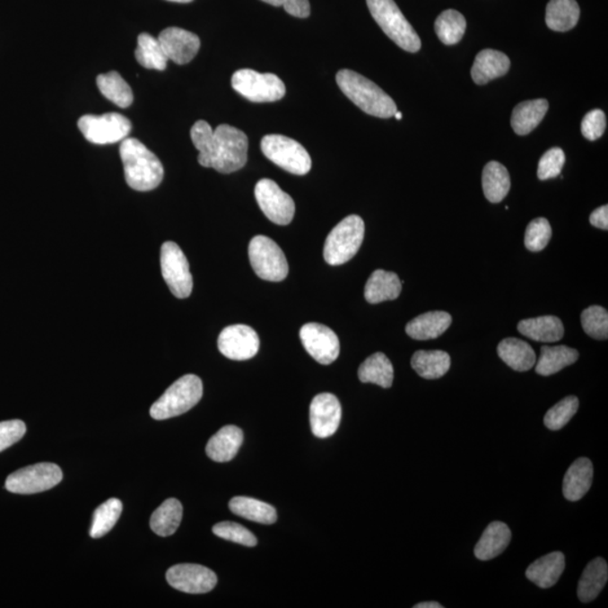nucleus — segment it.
Instances as JSON below:
<instances>
[{"mask_svg": "<svg viewBox=\"0 0 608 608\" xmlns=\"http://www.w3.org/2000/svg\"><path fill=\"white\" fill-rule=\"evenodd\" d=\"M259 337L249 326L233 325L224 328L218 338L221 354L229 360H247L253 359L259 351Z\"/></svg>", "mask_w": 608, "mask_h": 608, "instance_id": "2eb2a0df", "label": "nucleus"}, {"mask_svg": "<svg viewBox=\"0 0 608 608\" xmlns=\"http://www.w3.org/2000/svg\"><path fill=\"white\" fill-rule=\"evenodd\" d=\"M26 433V426L22 421L0 422V452L19 442Z\"/></svg>", "mask_w": 608, "mask_h": 608, "instance_id": "09e8293b", "label": "nucleus"}, {"mask_svg": "<svg viewBox=\"0 0 608 608\" xmlns=\"http://www.w3.org/2000/svg\"><path fill=\"white\" fill-rule=\"evenodd\" d=\"M255 196L259 208L268 220L279 226H288L295 213L293 198L282 191L274 180L264 178L255 187Z\"/></svg>", "mask_w": 608, "mask_h": 608, "instance_id": "ddd939ff", "label": "nucleus"}, {"mask_svg": "<svg viewBox=\"0 0 608 608\" xmlns=\"http://www.w3.org/2000/svg\"><path fill=\"white\" fill-rule=\"evenodd\" d=\"M166 579L171 587L187 594H205L217 586V575L209 568L184 563L169 568Z\"/></svg>", "mask_w": 608, "mask_h": 608, "instance_id": "dca6fc26", "label": "nucleus"}, {"mask_svg": "<svg viewBox=\"0 0 608 608\" xmlns=\"http://www.w3.org/2000/svg\"><path fill=\"white\" fill-rule=\"evenodd\" d=\"M213 533L221 539L233 542V543L250 546V548L257 545L256 536L238 523H218L213 526Z\"/></svg>", "mask_w": 608, "mask_h": 608, "instance_id": "a18cd8bd", "label": "nucleus"}, {"mask_svg": "<svg viewBox=\"0 0 608 608\" xmlns=\"http://www.w3.org/2000/svg\"><path fill=\"white\" fill-rule=\"evenodd\" d=\"M96 82L101 94L117 107L126 109L134 103V92L120 74L109 72L100 74Z\"/></svg>", "mask_w": 608, "mask_h": 608, "instance_id": "e433bc0d", "label": "nucleus"}, {"mask_svg": "<svg viewBox=\"0 0 608 608\" xmlns=\"http://www.w3.org/2000/svg\"><path fill=\"white\" fill-rule=\"evenodd\" d=\"M182 518V504L175 498H169L153 512L152 518H150V527L157 535L170 536L178 531Z\"/></svg>", "mask_w": 608, "mask_h": 608, "instance_id": "f704fd0d", "label": "nucleus"}, {"mask_svg": "<svg viewBox=\"0 0 608 608\" xmlns=\"http://www.w3.org/2000/svg\"><path fill=\"white\" fill-rule=\"evenodd\" d=\"M412 367L418 376L436 380L448 372L451 358L443 351H418L413 356Z\"/></svg>", "mask_w": 608, "mask_h": 608, "instance_id": "473e14b6", "label": "nucleus"}, {"mask_svg": "<svg viewBox=\"0 0 608 608\" xmlns=\"http://www.w3.org/2000/svg\"><path fill=\"white\" fill-rule=\"evenodd\" d=\"M233 90L254 103H272L283 99L284 83L274 74H261L251 69L238 70L232 74Z\"/></svg>", "mask_w": 608, "mask_h": 608, "instance_id": "6e6552de", "label": "nucleus"}, {"mask_svg": "<svg viewBox=\"0 0 608 608\" xmlns=\"http://www.w3.org/2000/svg\"><path fill=\"white\" fill-rule=\"evenodd\" d=\"M169 2L187 4L193 2V0H169Z\"/></svg>", "mask_w": 608, "mask_h": 608, "instance_id": "5fc2aeb1", "label": "nucleus"}, {"mask_svg": "<svg viewBox=\"0 0 608 608\" xmlns=\"http://www.w3.org/2000/svg\"><path fill=\"white\" fill-rule=\"evenodd\" d=\"M482 187L489 202L499 203L504 200L510 189V176L506 167L500 162H488L482 173Z\"/></svg>", "mask_w": 608, "mask_h": 608, "instance_id": "c9c22d12", "label": "nucleus"}, {"mask_svg": "<svg viewBox=\"0 0 608 608\" xmlns=\"http://www.w3.org/2000/svg\"><path fill=\"white\" fill-rule=\"evenodd\" d=\"M551 237H552V228L548 220L544 218L533 220L526 229L525 247L528 250L537 253L548 246Z\"/></svg>", "mask_w": 608, "mask_h": 608, "instance_id": "c03bdc74", "label": "nucleus"}, {"mask_svg": "<svg viewBox=\"0 0 608 608\" xmlns=\"http://www.w3.org/2000/svg\"><path fill=\"white\" fill-rule=\"evenodd\" d=\"M394 117L396 118V120H401V118H403V113L396 111Z\"/></svg>", "mask_w": 608, "mask_h": 608, "instance_id": "6e6d98bb", "label": "nucleus"}, {"mask_svg": "<svg viewBox=\"0 0 608 608\" xmlns=\"http://www.w3.org/2000/svg\"><path fill=\"white\" fill-rule=\"evenodd\" d=\"M401 290L403 282L395 273L378 270L369 276L365 285L364 295L369 303L378 304L398 299Z\"/></svg>", "mask_w": 608, "mask_h": 608, "instance_id": "b1692460", "label": "nucleus"}, {"mask_svg": "<svg viewBox=\"0 0 608 608\" xmlns=\"http://www.w3.org/2000/svg\"><path fill=\"white\" fill-rule=\"evenodd\" d=\"M580 8L576 0H550L546 6L545 22L555 32H567L578 23Z\"/></svg>", "mask_w": 608, "mask_h": 608, "instance_id": "c85d7f7f", "label": "nucleus"}, {"mask_svg": "<svg viewBox=\"0 0 608 608\" xmlns=\"http://www.w3.org/2000/svg\"><path fill=\"white\" fill-rule=\"evenodd\" d=\"M193 144L198 150V162L208 169L211 152H213L214 141V130L208 122L197 121L191 130Z\"/></svg>", "mask_w": 608, "mask_h": 608, "instance_id": "79ce46f5", "label": "nucleus"}, {"mask_svg": "<svg viewBox=\"0 0 608 608\" xmlns=\"http://www.w3.org/2000/svg\"><path fill=\"white\" fill-rule=\"evenodd\" d=\"M367 3L374 21L396 46L413 54L421 50L420 37L395 0H367Z\"/></svg>", "mask_w": 608, "mask_h": 608, "instance_id": "20e7f679", "label": "nucleus"}, {"mask_svg": "<svg viewBox=\"0 0 608 608\" xmlns=\"http://www.w3.org/2000/svg\"><path fill=\"white\" fill-rule=\"evenodd\" d=\"M342 421V405L336 395L320 394L310 405V425L316 438L327 439L336 433Z\"/></svg>", "mask_w": 608, "mask_h": 608, "instance_id": "f3484780", "label": "nucleus"}, {"mask_svg": "<svg viewBox=\"0 0 608 608\" xmlns=\"http://www.w3.org/2000/svg\"><path fill=\"white\" fill-rule=\"evenodd\" d=\"M594 466L587 457H580L568 469L563 479V496L570 501L581 499L592 487Z\"/></svg>", "mask_w": 608, "mask_h": 608, "instance_id": "5701e85b", "label": "nucleus"}, {"mask_svg": "<svg viewBox=\"0 0 608 608\" xmlns=\"http://www.w3.org/2000/svg\"><path fill=\"white\" fill-rule=\"evenodd\" d=\"M63 471L54 464H38L15 471L7 478L8 491L20 495L50 491L63 480Z\"/></svg>", "mask_w": 608, "mask_h": 608, "instance_id": "9d476101", "label": "nucleus"}, {"mask_svg": "<svg viewBox=\"0 0 608 608\" xmlns=\"http://www.w3.org/2000/svg\"><path fill=\"white\" fill-rule=\"evenodd\" d=\"M498 355L517 372H526L534 368L536 355L530 343L517 338H506L498 345Z\"/></svg>", "mask_w": 608, "mask_h": 608, "instance_id": "bb28decb", "label": "nucleus"}, {"mask_svg": "<svg viewBox=\"0 0 608 608\" xmlns=\"http://www.w3.org/2000/svg\"><path fill=\"white\" fill-rule=\"evenodd\" d=\"M120 156L127 185L135 191L149 192L160 187L164 178V167L155 153L138 139L122 141Z\"/></svg>", "mask_w": 608, "mask_h": 608, "instance_id": "f257e3e1", "label": "nucleus"}, {"mask_svg": "<svg viewBox=\"0 0 608 608\" xmlns=\"http://www.w3.org/2000/svg\"><path fill=\"white\" fill-rule=\"evenodd\" d=\"M517 328L523 336L541 343L559 342L565 334L562 321L554 316L522 320Z\"/></svg>", "mask_w": 608, "mask_h": 608, "instance_id": "a878e982", "label": "nucleus"}, {"mask_svg": "<svg viewBox=\"0 0 608 608\" xmlns=\"http://www.w3.org/2000/svg\"><path fill=\"white\" fill-rule=\"evenodd\" d=\"M135 59L145 69L165 70L169 63L161 42L148 33L139 35Z\"/></svg>", "mask_w": 608, "mask_h": 608, "instance_id": "4c0bfd02", "label": "nucleus"}, {"mask_svg": "<svg viewBox=\"0 0 608 608\" xmlns=\"http://www.w3.org/2000/svg\"><path fill=\"white\" fill-rule=\"evenodd\" d=\"M248 158V138L235 126L221 125L214 130L213 152L208 169L231 174L246 165Z\"/></svg>", "mask_w": 608, "mask_h": 608, "instance_id": "7ed1b4c3", "label": "nucleus"}, {"mask_svg": "<svg viewBox=\"0 0 608 608\" xmlns=\"http://www.w3.org/2000/svg\"><path fill=\"white\" fill-rule=\"evenodd\" d=\"M466 30V21L461 13L448 10L442 13L435 22L439 39L447 46L459 43Z\"/></svg>", "mask_w": 608, "mask_h": 608, "instance_id": "58836bf2", "label": "nucleus"}, {"mask_svg": "<svg viewBox=\"0 0 608 608\" xmlns=\"http://www.w3.org/2000/svg\"><path fill=\"white\" fill-rule=\"evenodd\" d=\"M548 109L549 101L546 100H526L519 103L514 109L512 116V127L515 134L518 135L531 134L543 120Z\"/></svg>", "mask_w": 608, "mask_h": 608, "instance_id": "cd10ccee", "label": "nucleus"}, {"mask_svg": "<svg viewBox=\"0 0 608 608\" xmlns=\"http://www.w3.org/2000/svg\"><path fill=\"white\" fill-rule=\"evenodd\" d=\"M262 2L270 4L272 6L280 7L283 6L285 0H262Z\"/></svg>", "mask_w": 608, "mask_h": 608, "instance_id": "864d4df0", "label": "nucleus"}, {"mask_svg": "<svg viewBox=\"0 0 608 608\" xmlns=\"http://www.w3.org/2000/svg\"><path fill=\"white\" fill-rule=\"evenodd\" d=\"M161 265L162 277L171 293L178 299L188 298L193 290V277L187 258L178 244L166 241L161 246Z\"/></svg>", "mask_w": 608, "mask_h": 608, "instance_id": "9b49d317", "label": "nucleus"}, {"mask_svg": "<svg viewBox=\"0 0 608 608\" xmlns=\"http://www.w3.org/2000/svg\"><path fill=\"white\" fill-rule=\"evenodd\" d=\"M606 130V117L602 109H594L586 114L581 122V134L586 139L595 141L604 135Z\"/></svg>", "mask_w": 608, "mask_h": 608, "instance_id": "de8ad7c7", "label": "nucleus"}, {"mask_svg": "<svg viewBox=\"0 0 608 608\" xmlns=\"http://www.w3.org/2000/svg\"><path fill=\"white\" fill-rule=\"evenodd\" d=\"M336 81L341 91L352 103L369 116L389 118L395 116L396 105L380 87L362 74L350 69L338 72Z\"/></svg>", "mask_w": 608, "mask_h": 608, "instance_id": "f03ea898", "label": "nucleus"}, {"mask_svg": "<svg viewBox=\"0 0 608 608\" xmlns=\"http://www.w3.org/2000/svg\"><path fill=\"white\" fill-rule=\"evenodd\" d=\"M202 395L201 378L194 374H187L174 382L152 404L150 415L157 421L169 420V418L183 415L198 404Z\"/></svg>", "mask_w": 608, "mask_h": 608, "instance_id": "39448f33", "label": "nucleus"}, {"mask_svg": "<svg viewBox=\"0 0 608 608\" xmlns=\"http://www.w3.org/2000/svg\"><path fill=\"white\" fill-rule=\"evenodd\" d=\"M158 41L169 60L178 65H187L195 58L201 41L196 34L179 28H169L160 34Z\"/></svg>", "mask_w": 608, "mask_h": 608, "instance_id": "a211bd4d", "label": "nucleus"}, {"mask_svg": "<svg viewBox=\"0 0 608 608\" xmlns=\"http://www.w3.org/2000/svg\"><path fill=\"white\" fill-rule=\"evenodd\" d=\"M395 371L390 360L383 352H376L364 360L359 369V378L363 383L389 389L394 383Z\"/></svg>", "mask_w": 608, "mask_h": 608, "instance_id": "72a5a7b5", "label": "nucleus"}, {"mask_svg": "<svg viewBox=\"0 0 608 608\" xmlns=\"http://www.w3.org/2000/svg\"><path fill=\"white\" fill-rule=\"evenodd\" d=\"M364 231V221L359 215L352 214L343 219L326 239L325 261L333 266L350 262L362 246Z\"/></svg>", "mask_w": 608, "mask_h": 608, "instance_id": "423d86ee", "label": "nucleus"}, {"mask_svg": "<svg viewBox=\"0 0 608 608\" xmlns=\"http://www.w3.org/2000/svg\"><path fill=\"white\" fill-rule=\"evenodd\" d=\"M261 148L268 160L291 174L302 176L309 173L311 169L309 153L298 141L288 136L280 135L264 136Z\"/></svg>", "mask_w": 608, "mask_h": 608, "instance_id": "0eeeda50", "label": "nucleus"}, {"mask_svg": "<svg viewBox=\"0 0 608 608\" xmlns=\"http://www.w3.org/2000/svg\"><path fill=\"white\" fill-rule=\"evenodd\" d=\"M566 558L561 552H552L537 559L527 568L528 580L539 586L540 588H550L558 583L565 571Z\"/></svg>", "mask_w": 608, "mask_h": 608, "instance_id": "aec40b11", "label": "nucleus"}, {"mask_svg": "<svg viewBox=\"0 0 608 608\" xmlns=\"http://www.w3.org/2000/svg\"><path fill=\"white\" fill-rule=\"evenodd\" d=\"M452 324V317L445 311H430L418 316L405 326V333L416 341L439 338Z\"/></svg>", "mask_w": 608, "mask_h": 608, "instance_id": "412c9836", "label": "nucleus"}, {"mask_svg": "<svg viewBox=\"0 0 608 608\" xmlns=\"http://www.w3.org/2000/svg\"><path fill=\"white\" fill-rule=\"evenodd\" d=\"M244 442V433L239 427L228 425L210 439L206 454L215 462H229L235 459Z\"/></svg>", "mask_w": 608, "mask_h": 608, "instance_id": "4be33fe9", "label": "nucleus"}, {"mask_svg": "<svg viewBox=\"0 0 608 608\" xmlns=\"http://www.w3.org/2000/svg\"><path fill=\"white\" fill-rule=\"evenodd\" d=\"M566 155L560 148L548 150L542 156L539 162L537 176L541 180L558 178L561 174L562 167L565 166Z\"/></svg>", "mask_w": 608, "mask_h": 608, "instance_id": "49530a36", "label": "nucleus"}, {"mask_svg": "<svg viewBox=\"0 0 608 608\" xmlns=\"http://www.w3.org/2000/svg\"><path fill=\"white\" fill-rule=\"evenodd\" d=\"M300 338L311 358L323 365L334 363L341 352L337 334L327 326L317 323L304 325L300 330Z\"/></svg>", "mask_w": 608, "mask_h": 608, "instance_id": "4468645a", "label": "nucleus"}, {"mask_svg": "<svg viewBox=\"0 0 608 608\" xmlns=\"http://www.w3.org/2000/svg\"><path fill=\"white\" fill-rule=\"evenodd\" d=\"M229 508L233 514L248 521L259 524H274L277 513L274 507L262 500L249 497H235L229 502Z\"/></svg>", "mask_w": 608, "mask_h": 608, "instance_id": "2f4dec72", "label": "nucleus"}, {"mask_svg": "<svg viewBox=\"0 0 608 608\" xmlns=\"http://www.w3.org/2000/svg\"><path fill=\"white\" fill-rule=\"evenodd\" d=\"M249 261L259 279L281 282L289 274V264L283 250L265 236H256L250 240Z\"/></svg>", "mask_w": 608, "mask_h": 608, "instance_id": "1a4fd4ad", "label": "nucleus"}, {"mask_svg": "<svg viewBox=\"0 0 608 608\" xmlns=\"http://www.w3.org/2000/svg\"><path fill=\"white\" fill-rule=\"evenodd\" d=\"M589 221L592 223V226L602 229V230H607L608 206L603 205L601 208L595 210L594 213L590 214Z\"/></svg>", "mask_w": 608, "mask_h": 608, "instance_id": "3c124183", "label": "nucleus"}, {"mask_svg": "<svg viewBox=\"0 0 608 608\" xmlns=\"http://www.w3.org/2000/svg\"><path fill=\"white\" fill-rule=\"evenodd\" d=\"M579 400L575 395L567 396L553 405L544 417V425L550 430L563 429L578 412Z\"/></svg>", "mask_w": 608, "mask_h": 608, "instance_id": "a19ab883", "label": "nucleus"}, {"mask_svg": "<svg viewBox=\"0 0 608 608\" xmlns=\"http://www.w3.org/2000/svg\"><path fill=\"white\" fill-rule=\"evenodd\" d=\"M122 510V501L117 498H111V499L101 504L95 510L94 518H92L90 532L92 539H100V537L107 535L116 526Z\"/></svg>", "mask_w": 608, "mask_h": 608, "instance_id": "ea45409f", "label": "nucleus"}, {"mask_svg": "<svg viewBox=\"0 0 608 608\" xmlns=\"http://www.w3.org/2000/svg\"><path fill=\"white\" fill-rule=\"evenodd\" d=\"M581 325L588 336L596 339L608 337V314L603 307L592 306L581 314Z\"/></svg>", "mask_w": 608, "mask_h": 608, "instance_id": "37998d69", "label": "nucleus"}, {"mask_svg": "<svg viewBox=\"0 0 608 608\" xmlns=\"http://www.w3.org/2000/svg\"><path fill=\"white\" fill-rule=\"evenodd\" d=\"M608 579L607 562L602 558L594 559L585 568L578 585V597L583 603H589L598 597Z\"/></svg>", "mask_w": 608, "mask_h": 608, "instance_id": "c756f323", "label": "nucleus"}, {"mask_svg": "<svg viewBox=\"0 0 608 608\" xmlns=\"http://www.w3.org/2000/svg\"><path fill=\"white\" fill-rule=\"evenodd\" d=\"M512 540V532L505 523L492 522L489 524L474 548L475 557L479 560L488 561L504 552Z\"/></svg>", "mask_w": 608, "mask_h": 608, "instance_id": "393cba45", "label": "nucleus"}, {"mask_svg": "<svg viewBox=\"0 0 608 608\" xmlns=\"http://www.w3.org/2000/svg\"><path fill=\"white\" fill-rule=\"evenodd\" d=\"M78 127L90 143L111 144L126 139L132 125L129 118L121 114L108 113L100 117H83L79 118Z\"/></svg>", "mask_w": 608, "mask_h": 608, "instance_id": "f8f14e48", "label": "nucleus"}, {"mask_svg": "<svg viewBox=\"0 0 608 608\" xmlns=\"http://www.w3.org/2000/svg\"><path fill=\"white\" fill-rule=\"evenodd\" d=\"M579 352L568 346H543L537 360L535 371L540 376L549 377L560 372L578 360Z\"/></svg>", "mask_w": 608, "mask_h": 608, "instance_id": "7c9ffc66", "label": "nucleus"}, {"mask_svg": "<svg viewBox=\"0 0 608 608\" xmlns=\"http://www.w3.org/2000/svg\"><path fill=\"white\" fill-rule=\"evenodd\" d=\"M415 608H443V605H440L439 603L436 602H425L417 604Z\"/></svg>", "mask_w": 608, "mask_h": 608, "instance_id": "603ef678", "label": "nucleus"}, {"mask_svg": "<svg viewBox=\"0 0 608 608\" xmlns=\"http://www.w3.org/2000/svg\"><path fill=\"white\" fill-rule=\"evenodd\" d=\"M510 68L508 56L502 52L486 48L475 56L471 76L478 85H484L493 79L504 76Z\"/></svg>", "mask_w": 608, "mask_h": 608, "instance_id": "6ab92c4d", "label": "nucleus"}, {"mask_svg": "<svg viewBox=\"0 0 608 608\" xmlns=\"http://www.w3.org/2000/svg\"><path fill=\"white\" fill-rule=\"evenodd\" d=\"M283 7L288 14L299 19H307L310 15L309 0H285Z\"/></svg>", "mask_w": 608, "mask_h": 608, "instance_id": "8fccbe9b", "label": "nucleus"}]
</instances>
